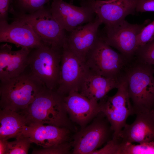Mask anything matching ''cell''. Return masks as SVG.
I'll return each instance as SVG.
<instances>
[{"label":"cell","mask_w":154,"mask_h":154,"mask_svg":"<svg viewBox=\"0 0 154 154\" xmlns=\"http://www.w3.org/2000/svg\"><path fill=\"white\" fill-rule=\"evenodd\" d=\"M64 96L56 90L46 88L42 90L26 109L20 112L26 117L27 125L31 123L49 124L76 131L64 106Z\"/></svg>","instance_id":"obj_1"},{"label":"cell","mask_w":154,"mask_h":154,"mask_svg":"<svg viewBox=\"0 0 154 154\" xmlns=\"http://www.w3.org/2000/svg\"><path fill=\"white\" fill-rule=\"evenodd\" d=\"M46 88L28 66L19 76L0 81L1 109L21 112L26 109Z\"/></svg>","instance_id":"obj_2"},{"label":"cell","mask_w":154,"mask_h":154,"mask_svg":"<svg viewBox=\"0 0 154 154\" xmlns=\"http://www.w3.org/2000/svg\"><path fill=\"white\" fill-rule=\"evenodd\" d=\"M125 69L128 92L134 114L152 110L154 107V69L135 58Z\"/></svg>","instance_id":"obj_3"},{"label":"cell","mask_w":154,"mask_h":154,"mask_svg":"<svg viewBox=\"0 0 154 154\" xmlns=\"http://www.w3.org/2000/svg\"><path fill=\"white\" fill-rule=\"evenodd\" d=\"M62 48L44 44L31 50L28 67L47 88L56 90L60 74Z\"/></svg>","instance_id":"obj_4"},{"label":"cell","mask_w":154,"mask_h":154,"mask_svg":"<svg viewBox=\"0 0 154 154\" xmlns=\"http://www.w3.org/2000/svg\"><path fill=\"white\" fill-rule=\"evenodd\" d=\"M129 60L114 50L99 35L85 63L88 69L106 77L119 78L123 75Z\"/></svg>","instance_id":"obj_5"},{"label":"cell","mask_w":154,"mask_h":154,"mask_svg":"<svg viewBox=\"0 0 154 154\" xmlns=\"http://www.w3.org/2000/svg\"><path fill=\"white\" fill-rule=\"evenodd\" d=\"M11 18L30 26L45 44L62 48L66 39V31L53 17L50 9L44 6L29 14L13 15Z\"/></svg>","instance_id":"obj_6"},{"label":"cell","mask_w":154,"mask_h":154,"mask_svg":"<svg viewBox=\"0 0 154 154\" xmlns=\"http://www.w3.org/2000/svg\"><path fill=\"white\" fill-rule=\"evenodd\" d=\"M114 131L102 112L92 122L76 132L72 137V153L92 154L112 139Z\"/></svg>","instance_id":"obj_7"},{"label":"cell","mask_w":154,"mask_h":154,"mask_svg":"<svg viewBox=\"0 0 154 154\" xmlns=\"http://www.w3.org/2000/svg\"><path fill=\"white\" fill-rule=\"evenodd\" d=\"M149 23L147 20L142 24H132L125 19L112 25L105 26L99 35L109 45L118 50L130 60L134 57L138 48L137 38L143 28Z\"/></svg>","instance_id":"obj_8"},{"label":"cell","mask_w":154,"mask_h":154,"mask_svg":"<svg viewBox=\"0 0 154 154\" xmlns=\"http://www.w3.org/2000/svg\"><path fill=\"white\" fill-rule=\"evenodd\" d=\"M116 93L106 96L99 102L101 112L106 117L114 131L113 139H117L125 125L128 117L134 114L129 96L126 78L121 77Z\"/></svg>","instance_id":"obj_9"},{"label":"cell","mask_w":154,"mask_h":154,"mask_svg":"<svg viewBox=\"0 0 154 154\" xmlns=\"http://www.w3.org/2000/svg\"><path fill=\"white\" fill-rule=\"evenodd\" d=\"M82 1L81 6L78 7L63 0H52L50 11L54 19L65 31L70 32L95 19L96 14L93 0Z\"/></svg>","instance_id":"obj_10"},{"label":"cell","mask_w":154,"mask_h":154,"mask_svg":"<svg viewBox=\"0 0 154 154\" xmlns=\"http://www.w3.org/2000/svg\"><path fill=\"white\" fill-rule=\"evenodd\" d=\"M88 70L85 63L64 44L62 50L59 82L56 91L64 96L72 92H79Z\"/></svg>","instance_id":"obj_11"},{"label":"cell","mask_w":154,"mask_h":154,"mask_svg":"<svg viewBox=\"0 0 154 154\" xmlns=\"http://www.w3.org/2000/svg\"><path fill=\"white\" fill-rule=\"evenodd\" d=\"M72 131L66 127L31 123L23 127L18 137H27L31 143H34L42 148H45L72 141Z\"/></svg>","instance_id":"obj_12"},{"label":"cell","mask_w":154,"mask_h":154,"mask_svg":"<svg viewBox=\"0 0 154 154\" xmlns=\"http://www.w3.org/2000/svg\"><path fill=\"white\" fill-rule=\"evenodd\" d=\"M102 24L96 15L92 21L69 32L64 44L85 63L88 53L98 37L99 28Z\"/></svg>","instance_id":"obj_13"},{"label":"cell","mask_w":154,"mask_h":154,"mask_svg":"<svg viewBox=\"0 0 154 154\" xmlns=\"http://www.w3.org/2000/svg\"><path fill=\"white\" fill-rule=\"evenodd\" d=\"M64 101L70 120L81 128L101 112L99 102L90 100L78 92H72L64 96Z\"/></svg>","instance_id":"obj_14"},{"label":"cell","mask_w":154,"mask_h":154,"mask_svg":"<svg viewBox=\"0 0 154 154\" xmlns=\"http://www.w3.org/2000/svg\"><path fill=\"white\" fill-rule=\"evenodd\" d=\"M0 22V42L32 50L44 44L29 25L16 20Z\"/></svg>","instance_id":"obj_15"},{"label":"cell","mask_w":154,"mask_h":154,"mask_svg":"<svg viewBox=\"0 0 154 154\" xmlns=\"http://www.w3.org/2000/svg\"><path fill=\"white\" fill-rule=\"evenodd\" d=\"M138 0H93L96 15L105 26H110L135 14Z\"/></svg>","instance_id":"obj_16"},{"label":"cell","mask_w":154,"mask_h":154,"mask_svg":"<svg viewBox=\"0 0 154 154\" xmlns=\"http://www.w3.org/2000/svg\"><path fill=\"white\" fill-rule=\"evenodd\" d=\"M131 124L126 123L118 139L122 142L139 143L154 141V112L153 110L138 112Z\"/></svg>","instance_id":"obj_17"},{"label":"cell","mask_w":154,"mask_h":154,"mask_svg":"<svg viewBox=\"0 0 154 154\" xmlns=\"http://www.w3.org/2000/svg\"><path fill=\"white\" fill-rule=\"evenodd\" d=\"M31 50L21 48L12 50V46L7 43L0 46V80H6L22 73L29 64V56Z\"/></svg>","instance_id":"obj_18"},{"label":"cell","mask_w":154,"mask_h":154,"mask_svg":"<svg viewBox=\"0 0 154 154\" xmlns=\"http://www.w3.org/2000/svg\"><path fill=\"white\" fill-rule=\"evenodd\" d=\"M121 77L119 78L106 77L88 69L78 92L90 100L99 102L106 97L110 91L117 88Z\"/></svg>","instance_id":"obj_19"},{"label":"cell","mask_w":154,"mask_h":154,"mask_svg":"<svg viewBox=\"0 0 154 154\" xmlns=\"http://www.w3.org/2000/svg\"><path fill=\"white\" fill-rule=\"evenodd\" d=\"M0 123V139L8 140L19 136L27 121L20 112L1 109Z\"/></svg>","instance_id":"obj_20"},{"label":"cell","mask_w":154,"mask_h":154,"mask_svg":"<svg viewBox=\"0 0 154 154\" xmlns=\"http://www.w3.org/2000/svg\"><path fill=\"white\" fill-rule=\"evenodd\" d=\"M51 0H13L9 11L12 15L33 13Z\"/></svg>","instance_id":"obj_21"},{"label":"cell","mask_w":154,"mask_h":154,"mask_svg":"<svg viewBox=\"0 0 154 154\" xmlns=\"http://www.w3.org/2000/svg\"><path fill=\"white\" fill-rule=\"evenodd\" d=\"M120 154H154V141L137 145L121 142Z\"/></svg>","instance_id":"obj_22"},{"label":"cell","mask_w":154,"mask_h":154,"mask_svg":"<svg viewBox=\"0 0 154 154\" xmlns=\"http://www.w3.org/2000/svg\"><path fill=\"white\" fill-rule=\"evenodd\" d=\"M11 141H7L5 154H27L31 143L28 138L20 136Z\"/></svg>","instance_id":"obj_23"},{"label":"cell","mask_w":154,"mask_h":154,"mask_svg":"<svg viewBox=\"0 0 154 154\" xmlns=\"http://www.w3.org/2000/svg\"><path fill=\"white\" fill-rule=\"evenodd\" d=\"M134 56L139 61L152 65L154 64V37L150 41L137 48Z\"/></svg>","instance_id":"obj_24"},{"label":"cell","mask_w":154,"mask_h":154,"mask_svg":"<svg viewBox=\"0 0 154 154\" xmlns=\"http://www.w3.org/2000/svg\"><path fill=\"white\" fill-rule=\"evenodd\" d=\"M72 141L66 142L49 147L33 150V154H67L72 153Z\"/></svg>","instance_id":"obj_25"},{"label":"cell","mask_w":154,"mask_h":154,"mask_svg":"<svg viewBox=\"0 0 154 154\" xmlns=\"http://www.w3.org/2000/svg\"><path fill=\"white\" fill-rule=\"evenodd\" d=\"M154 37V20L146 25L138 35V48L146 44Z\"/></svg>","instance_id":"obj_26"},{"label":"cell","mask_w":154,"mask_h":154,"mask_svg":"<svg viewBox=\"0 0 154 154\" xmlns=\"http://www.w3.org/2000/svg\"><path fill=\"white\" fill-rule=\"evenodd\" d=\"M121 143L119 139L112 138L102 148L96 150L92 154H120Z\"/></svg>","instance_id":"obj_27"},{"label":"cell","mask_w":154,"mask_h":154,"mask_svg":"<svg viewBox=\"0 0 154 154\" xmlns=\"http://www.w3.org/2000/svg\"><path fill=\"white\" fill-rule=\"evenodd\" d=\"M13 0H0V22H7L11 6Z\"/></svg>","instance_id":"obj_28"},{"label":"cell","mask_w":154,"mask_h":154,"mask_svg":"<svg viewBox=\"0 0 154 154\" xmlns=\"http://www.w3.org/2000/svg\"><path fill=\"white\" fill-rule=\"evenodd\" d=\"M136 11L140 12H154V0H138Z\"/></svg>","instance_id":"obj_29"},{"label":"cell","mask_w":154,"mask_h":154,"mask_svg":"<svg viewBox=\"0 0 154 154\" xmlns=\"http://www.w3.org/2000/svg\"><path fill=\"white\" fill-rule=\"evenodd\" d=\"M8 140L0 139V154H5Z\"/></svg>","instance_id":"obj_30"},{"label":"cell","mask_w":154,"mask_h":154,"mask_svg":"<svg viewBox=\"0 0 154 154\" xmlns=\"http://www.w3.org/2000/svg\"><path fill=\"white\" fill-rule=\"evenodd\" d=\"M152 110L153 111V112H154V107Z\"/></svg>","instance_id":"obj_31"},{"label":"cell","mask_w":154,"mask_h":154,"mask_svg":"<svg viewBox=\"0 0 154 154\" xmlns=\"http://www.w3.org/2000/svg\"><path fill=\"white\" fill-rule=\"evenodd\" d=\"M79 0L82 1V0ZM95 0L98 1V0Z\"/></svg>","instance_id":"obj_32"},{"label":"cell","mask_w":154,"mask_h":154,"mask_svg":"<svg viewBox=\"0 0 154 154\" xmlns=\"http://www.w3.org/2000/svg\"></svg>","instance_id":"obj_33"},{"label":"cell","mask_w":154,"mask_h":154,"mask_svg":"<svg viewBox=\"0 0 154 154\" xmlns=\"http://www.w3.org/2000/svg\"></svg>","instance_id":"obj_34"}]
</instances>
